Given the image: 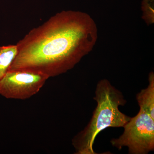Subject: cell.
<instances>
[{"label": "cell", "mask_w": 154, "mask_h": 154, "mask_svg": "<svg viewBox=\"0 0 154 154\" xmlns=\"http://www.w3.org/2000/svg\"><path fill=\"white\" fill-rule=\"evenodd\" d=\"M17 51V45L0 46V81L8 71Z\"/></svg>", "instance_id": "6"}, {"label": "cell", "mask_w": 154, "mask_h": 154, "mask_svg": "<svg viewBox=\"0 0 154 154\" xmlns=\"http://www.w3.org/2000/svg\"><path fill=\"white\" fill-rule=\"evenodd\" d=\"M94 99L97 105L91 120L72 139L75 154H97L93 146L99 133L109 127H123L130 119L119 109L126 104L123 94L108 80L98 82Z\"/></svg>", "instance_id": "2"}, {"label": "cell", "mask_w": 154, "mask_h": 154, "mask_svg": "<svg viewBox=\"0 0 154 154\" xmlns=\"http://www.w3.org/2000/svg\"><path fill=\"white\" fill-rule=\"evenodd\" d=\"M140 109L143 110L154 119V74L152 72L149 75V85L136 96Z\"/></svg>", "instance_id": "5"}, {"label": "cell", "mask_w": 154, "mask_h": 154, "mask_svg": "<svg viewBox=\"0 0 154 154\" xmlns=\"http://www.w3.org/2000/svg\"><path fill=\"white\" fill-rule=\"evenodd\" d=\"M48 79L37 72L10 70L0 81V95L8 99H29L40 91Z\"/></svg>", "instance_id": "4"}, {"label": "cell", "mask_w": 154, "mask_h": 154, "mask_svg": "<svg viewBox=\"0 0 154 154\" xmlns=\"http://www.w3.org/2000/svg\"><path fill=\"white\" fill-rule=\"evenodd\" d=\"M97 38V26L89 14L61 11L17 42V56L9 70L31 71L48 78L59 75L91 52Z\"/></svg>", "instance_id": "1"}, {"label": "cell", "mask_w": 154, "mask_h": 154, "mask_svg": "<svg viewBox=\"0 0 154 154\" xmlns=\"http://www.w3.org/2000/svg\"><path fill=\"white\" fill-rule=\"evenodd\" d=\"M124 131L110 143L120 150L128 148L130 154H147L154 150V119L143 110L140 109L134 117L123 127Z\"/></svg>", "instance_id": "3"}, {"label": "cell", "mask_w": 154, "mask_h": 154, "mask_svg": "<svg viewBox=\"0 0 154 154\" xmlns=\"http://www.w3.org/2000/svg\"><path fill=\"white\" fill-rule=\"evenodd\" d=\"M143 19H144L148 25H151L154 22V10L152 5L149 4V2L146 1L143 6Z\"/></svg>", "instance_id": "7"}]
</instances>
